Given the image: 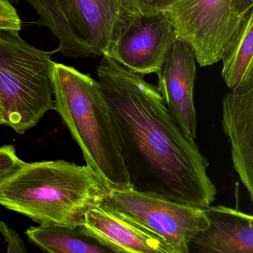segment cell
<instances>
[{"label": "cell", "instance_id": "obj_1", "mask_svg": "<svg viewBox=\"0 0 253 253\" xmlns=\"http://www.w3.org/2000/svg\"><path fill=\"white\" fill-rule=\"evenodd\" d=\"M98 84L113 112L131 187L162 199L204 208L217 189L210 163L169 112L157 85L106 55Z\"/></svg>", "mask_w": 253, "mask_h": 253}, {"label": "cell", "instance_id": "obj_2", "mask_svg": "<svg viewBox=\"0 0 253 253\" xmlns=\"http://www.w3.org/2000/svg\"><path fill=\"white\" fill-rule=\"evenodd\" d=\"M112 188L88 165L57 161L26 163L0 182V206L39 224L82 226Z\"/></svg>", "mask_w": 253, "mask_h": 253}, {"label": "cell", "instance_id": "obj_3", "mask_svg": "<svg viewBox=\"0 0 253 253\" xmlns=\"http://www.w3.org/2000/svg\"><path fill=\"white\" fill-rule=\"evenodd\" d=\"M55 111L82 151L87 165L112 189L131 188L116 121L98 81L72 66L54 63Z\"/></svg>", "mask_w": 253, "mask_h": 253}, {"label": "cell", "instance_id": "obj_4", "mask_svg": "<svg viewBox=\"0 0 253 253\" xmlns=\"http://www.w3.org/2000/svg\"><path fill=\"white\" fill-rule=\"evenodd\" d=\"M18 31L0 30V106L5 124L18 134L55 110L51 51L35 48Z\"/></svg>", "mask_w": 253, "mask_h": 253}, {"label": "cell", "instance_id": "obj_5", "mask_svg": "<svg viewBox=\"0 0 253 253\" xmlns=\"http://www.w3.org/2000/svg\"><path fill=\"white\" fill-rule=\"evenodd\" d=\"M58 41L67 57L103 56L137 10L130 0H26Z\"/></svg>", "mask_w": 253, "mask_h": 253}, {"label": "cell", "instance_id": "obj_6", "mask_svg": "<svg viewBox=\"0 0 253 253\" xmlns=\"http://www.w3.org/2000/svg\"><path fill=\"white\" fill-rule=\"evenodd\" d=\"M162 12L169 18L177 40L190 47L201 67L220 61L244 18L232 0H177Z\"/></svg>", "mask_w": 253, "mask_h": 253}, {"label": "cell", "instance_id": "obj_7", "mask_svg": "<svg viewBox=\"0 0 253 253\" xmlns=\"http://www.w3.org/2000/svg\"><path fill=\"white\" fill-rule=\"evenodd\" d=\"M103 203L158 235L170 253H189L191 238L209 226L202 208L128 189H112Z\"/></svg>", "mask_w": 253, "mask_h": 253}, {"label": "cell", "instance_id": "obj_8", "mask_svg": "<svg viewBox=\"0 0 253 253\" xmlns=\"http://www.w3.org/2000/svg\"><path fill=\"white\" fill-rule=\"evenodd\" d=\"M176 41L165 13L143 14L137 10L106 56L137 75L158 76Z\"/></svg>", "mask_w": 253, "mask_h": 253}, {"label": "cell", "instance_id": "obj_9", "mask_svg": "<svg viewBox=\"0 0 253 253\" xmlns=\"http://www.w3.org/2000/svg\"><path fill=\"white\" fill-rule=\"evenodd\" d=\"M196 59L190 47L177 40L158 77L157 88L173 119L188 138L195 140L198 118L194 103Z\"/></svg>", "mask_w": 253, "mask_h": 253}, {"label": "cell", "instance_id": "obj_10", "mask_svg": "<svg viewBox=\"0 0 253 253\" xmlns=\"http://www.w3.org/2000/svg\"><path fill=\"white\" fill-rule=\"evenodd\" d=\"M82 226L109 253H170L158 235L103 202L88 211Z\"/></svg>", "mask_w": 253, "mask_h": 253}, {"label": "cell", "instance_id": "obj_11", "mask_svg": "<svg viewBox=\"0 0 253 253\" xmlns=\"http://www.w3.org/2000/svg\"><path fill=\"white\" fill-rule=\"evenodd\" d=\"M222 126L233 167L253 201V84L231 91L222 103Z\"/></svg>", "mask_w": 253, "mask_h": 253}, {"label": "cell", "instance_id": "obj_12", "mask_svg": "<svg viewBox=\"0 0 253 253\" xmlns=\"http://www.w3.org/2000/svg\"><path fill=\"white\" fill-rule=\"evenodd\" d=\"M209 226L192 236L189 253H253V217L222 205L202 208Z\"/></svg>", "mask_w": 253, "mask_h": 253}, {"label": "cell", "instance_id": "obj_13", "mask_svg": "<svg viewBox=\"0 0 253 253\" xmlns=\"http://www.w3.org/2000/svg\"><path fill=\"white\" fill-rule=\"evenodd\" d=\"M220 61L222 78L231 91L253 84V10L244 17Z\"/></svg>", "mask_w": 253, "mask_h": 253}, {"label": "cell", "instance_id": "obj_14", "mask_svg": "<svg viewBox=\"0 0 253 253\" xmlns=\"http://www.w3.org/2000/svg\"><path fill=\"white\" fill-rule=\"evenodd\" d=\"M29 241L45 253H108L84 230L83 226L70 228L57 225L30 226L25 232Z\"/></svg>", "mask_w": 253, "mask_h": 253}, {"label": "cell", "instance_id": "obj_15", "mask_svg": "<svg viewBox=\"0 0 253 253\" xmlns=\"http://www.w3.org/2000/svg\"><path fill=\"white\" fill-rule=\"evenodd\" d=\"M24 161H22L12 145L0 147V182L11 175L20 168Z\"/></svg>", "mask_w": 253, "mask_h": 253}, {"label": "cell", "instance_id": "obj_16", "mask_svg": "<svg viewBox=\"0 0 253 253\" xmlns=\"http://www.w3.org/2000/svg\"><path fill=\"white\" fill-rule=\"evenodd\" d=\"M22 21L10 0H0V30H21Z\"/></svg>", "mask_w": 253, "mask_h": 253}, {"label": "cell", "instance_id": "obj_17", "mask_svg": "<svg viewBox=\"0 0 253 253\" xmlns=\"http://www.w3.org/2000/svg\"><path fill=\"white\" fill-rule=\"evenodd\" d=\"M0 233L3 235L6 243L7 253H23L27 252L26 244L17 232L2 220H0Z\"/></svg>", "mask_w": 253, "mask_h": 253}, {"label": "cell", "instance_id": "obj_18", "mask_svg": "<svg viewBox=\"0 0 253 253\" xmlns=\"http://www.w3.org/2000/svg\"><path fill=\"white\" fill-rule=\"evenodd\" d=\"M136 10L143 14L162 12L177 0H130Z\"/></svg>", "mask_w": 253, "mask_h": 253}, {"label": "cell", "instance_id": "obj_19", "mask_svg": "<svg viewBox=\"0 0 253 253\" xmlns=\"http://www.w3.org/2000/svg\"><path fill=\"white\" fill-rule=\"evenodd\" d=\"M232 5L236 12L242 17L253 10V0H232Z\"/></svg>", "mask_w": 253, "mask_h": 253}, {"label": "cell", "instance_id": "obj_20", "mask_svg": "<svg viewBox=\"0 0 253 253\" xmlns=\"http://www.w3.org/2000/svg\"><path fill=\"white\" fill-rule=\"evenodd\" d=\"M5 124V119H4L3 112H2V108L0 106V125Z\"/></svg>", "mask_w": 253, "mask_h": 253}]
</instances>
